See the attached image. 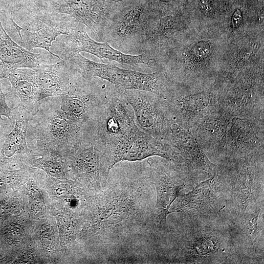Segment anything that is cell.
Listing matches in <instances>:
<instances>
[{
  "label": "cell",
  "mask_w": 264,
  "mask_h": 264,
  "mask_svg": "<svg viewBox=\"0 0 264 264\" xmlns=\"http://www.w3.org/2000/svg\"><path fill=\"white\" fill-rule=\"evenodd\" d=\"M242 13L239 10L237 9L234 13L231 20L232 27L234 28L238 27L242 22Z\"/></svg>",
  "instance_id": "27"
},
{
  "label": "cell",
  "mask_w": 264,
  "mask_h": 264,
  "mask_svg": "<svg viewBox=\"0 0 264 264\" xmlns=\"http://www.w3.org/2000/svg\"><path fill=\"white\" fill-rule=\"evenodd\" d=\"M211 98L208 93L202 92L191 94L184 97L177 104L178 110L176 115L191 117L208 107Z\"/></svg>",
  "instance_id": "19"
},
{
  "label": "cell",
  "mask_w": 264,
  "mask_h": 264,
  "mask_svg": "<svg viewBox=\"0 0 264 264\" xmlns=\"http://www.w3.org/2000/svg\"><path fill=\"white\" fill-rule=\"evenodd\" d=\"M254 190L253 175L249 168L242 170L235 181L234 191L239 206L244 212L252 199Z\"/></svg>",
  "instance_id": "18"
},
{
  "label": "cell",
  "mask_w": 264,
  "mask_h": 264,
  "mask_svg": "<svg viewBox=\"0 0 264 264\" xmlns=\"http://www.w3.org/2000/svg\"><path fill=\"white\" fill-rule=\"evenodd\" d=\"M210 51L209 44L206 42H200L194 47L193 55L196 59L200 60L206 58Z\"/></svg>",
  "instance_id": "24"
},
{
  "label": "cell",
  "mask_w": 264,
  "mask_h": 264,
  "mask_svg": "<svg viewBox=\"0 0 264 264\" xmlns=\"http://www.w3.org/2000/svg\"><path fill=\"white\" fill-rule=\"evenodd\" d=\"M11 21L15 27L22 44L24 48L30 51L35 48H40L47 51L59 60V56L50 51L52 43L57 37L68 35L72 27L61 20L49 18H40L30 28H24L18 25L13 19Z\"/></svg>",
  "instance_id": "8"
},
{
  "label": "cell",
  "mask_w": 264,
  "mask_h": 264,
  "mask_svg": "<svg viewBox=\"0 0 264 264\" xmlns=\"http://www.w3.org/2000/svg\"><path fill=\"white\" fill-rule=\"evenodd\" d=\"M219 239L213 236L201 237L192 244V253L195 256H204L213 253L218 250Z\"/></svg>",
  "instance_id": "22"
},
{
  "label": "cell",
  "mask_w": 264,
  "mask_h": 264,
  "mask_svg": "<svg viewBox=\"0 0 264 264\" xmlns=\"http://www.w3.org/2000/svg\"><path fill=\"white\" fill-rule=\"evenodd\" d=\"M87 148L82 145L68 155L72 168L79 177L86 179L98 187L106 186L109 174L104 169L98 151L92 144Z\"/></svg>",
  "instance_id": "12"
},
{
  "label": "cell",
  "mask_w": 264,
  "mask_h": 264,
  "mask_svg": "<svg viewBox=\"0 0 264 264\" xmlns=\"http://www.w3.org/2000/svg\"><path fill=\"white\" fill-rule=\"evenodd\" d=\"M68 62L84 78L97 77L123 89H134L159 93L156 73H143L120 68L113 64H104L89 60L79 53L69 56Z\"/></svg>",
  "instance_id": "3"
},
{
  "label": "cell",
  "mask_w": 264,
  "mask_h": 264,
  "mask_svg": "<svg viewBox=\"0 0 264 264\" xmlns=\"http://www.w3.org/2000/svg\"><path fill=\"white\" fill-rule=\"evenodd\" d=\"M112 0L115 1H119L122 0Z\"/></svg>",
  "instance_id": "29"
},
{
  "label": "cell",
  "mask_w": 264,
  "mask_h": 264,
  "mask_svg": "<svg viewBox=\"0 0 264 264\" xmlns=\"http://www.w3.org/2000/svg\"><path fill=\"white\" fill-rule=\"evenodd\" d=\"M110 189L104 191L99 205L97 221L99 228L106 231L125 228L142 213L141 190L138 188Z\"/></svg>",
  "instance_id": "4"
},
{
  "label": "cell",
  "mask_w": 264,
  "mask_h": 264,
  "mask_svg": "<svg viewBox=\"0 0 264 264\" xmlns=\"http://www.w3.org/2000/svg\"><path fill=\"white\" fill-rule=\"evenodd\" d=\"M163 140L172 148L177 149L180 154L193 167L209 174H215V165L210 161L189 130L168 120Z\"/></svg>",
  "instance_id": "9"
},
{
  "label": "cell",
  "mask_w": 264,
  "mask_h": 264,
  "mask_svg": "<svg viewBox=\"0 0 264 264\" xmlns=\"http://www.w3.org/2000/svg\"><path fill=\"white\" fill-rule=\"evenodd\" d=\"M124 89L116 87L105 93V102L89 130V142L98 152L105 170L110 171L124 161L126 154L141 130Z\"/></svg>",
  "instance_id": "1"
},
{
  "label": "cell",
  "mask_w": 264,
  "mask_h": 264,
  "mask_svg": "<svg viewBox=\"0 0 264 264\" xmlns=\"http://www.w3.org/2000/svg\"><path fill=\"white\" fill-rule=\"evenodd\" d=\"M141 13L140 7H134L124 15L116 26L117 35L125 37L133 32L137 28Z\"/></svg>",
  "instance_id": "20"
},
{
  "label": "cell",
  "mask_w": 264,
  "mask_h": 264,
  "mask_svg": "<svg viewBox=\"0 0 264 264\" xmlns=\"http://www.w3.org/2000/svg\"><path fill=\"white\" fill-rule=\"evenodd\" d=\"M48 154L47 157L38 161V166L51 176L66 178L67 176V170L65 164L58 158L54 157L55 154Z\"/></svg>",
  "instance_id": "21"
},
{
  "label": "cell",
  "mask_w": 264,
  "mask_h": 264,
  "mask_svg": "<svg viewBox=\"0 0 264 264\" xmlns=\"http://www.w3.org/2000/svg\"><path fill=\"white\" fill-rule=\"evenodd\" d=\"M259 223V212L250 214L246 218L245 224V230L248 237L252 242L255 241L257 236Z\"/></svg>",
  "instance_id": "23"
},
{
  "label": "cell",
  "mask_w": 264,
  "mask_h": 264,
  "mask_svg": "<svg viewBox=\"0 0 264 264\" xmlns=\"http://www.w3.org/2000/svg\"><path fill=\"white\" fill-rule=\"evenodd\" d=\"M67 36L66 47L72 53L86 52L97 56L102 61L103 58H106L121 64H148L142 54L132 55L123 53L111 47L108 42L99 43L92 40L83 29L72 27Z\"/></svg>",
  "instance_id": "10"
},
{
  "label": "cell",
  "mask_w": 264,
  "mask_h": 264,
  "mask_svg": "<svg viewBox=\"0 0 264 264\" xmlns=\"http://www.w3.org/2000/svg\"><path fill=\"white\" fill-rule=\"evenodd\" d=\"M149 177L156 191V201L153 209V220L159 229L166 226V219L172 203L177 198L185 184L177 175L163 169L151 167Z\"/></svg>",
  "instance_id": "7"
},
{
  "label": "cell",
  "mask_w": 264,
  "mask_h": 264,
  "mask_svg": "<svg viewBox=\"0 0 264 264\" xmlns=\"http://www.w3.org/2000/svg\"><path fill=\"white\" fill-rule=\"evenodd\" d=\"M61 110L66 117L82 128H88L97 118L106 100L105 95L77 88L73 85L61 96Z\"/></svg>",
  "instance_id": "6"
},
{
  "label": "cell",
  "mask_w": 264,
  "mask_h": 264,
  "mask_svg": "<svg viewBox=\"0 0 264 264\" xmlns=\"http://www.w3.org/2000/svg\"><path fill=\"white\" fill-rule=\"evenodd\" d=\"M215 175L199 184L187 194L178 195L174 211L189 212L202 210L213 198V186Z\"/></svg>",
  "instance_id": "17"
},
{
  "label": "cell",
  "mask_w": 264,
  "mask_h": 264,
  "mask_svg": "<svg viewBox=\"0 0 264 264\" xmlns=\"http://www.w3.org/2000/svg\"><path fill=\"white\" fill-rule=\"evenodd\" d=\"M1 81L0 80V116H4L10 119L12 111L5 101L7 94L3 92L1 87Z\"/></svg>",
  "instance_id": "25"
},
{
  "label": "cell",
  "mask_w": 264,
  "mask_h": 264,
  "mask_svg": "<svg viewBox=\"0 0 264 264\" xmlns=\"http://www.w3.org/2000/svg\"><path fill=\"white\" fill-rule=\"evenodd\" d=\"M43 61L40 54L34 53L12 40L0 19V80L5 79L15 69L34 68L41 65Z\"/></svg>",
  "instance_id": "11"
},
{
  "label": "cell",
  "mask_w": 264,
  "mask_h": 264,
  "mask_svg": "<svg viewBox=\"0 0 264 264\" xmlns=\"http://www.w3.org/2000/svg\"><path fill=\"white\" fill-rule=\"evenodd\" d=\"M57 12L67 14L93 31L97 30L103 19L99 0H57Z\"/></svg>",
  "instance_id": "15"
},
{
  "label": "cell",
  "mask_w": 264,
  "mask_h": 264,
  "mask_svg": "<svg viewBox=\"0 0 264 264\" xmlns=\"http://www.w3.org/2000/svg\"><path fill=\"white\" fill-rule=\"evenodd\" d=\"M34 68L41 100L48 97L62 96L73 86L67 64L62 59L53 65H41Z\"/></svg>",
  "instance_id": "13"
},
{
  "label": "cell",
  "mask_w": 264,
  "mask_h": 264,
  "mask_svg": "<svg viewBox=\"0 0 264 264\" xmlns=\"http://www.w3.org/2000/svg\"><path fill=\"white\" fill-rule=\"evenodd\" d=\"M199 7L201 11L207 16H212L214 10L211 2L209 0H201Z\"/></svg>",
  "instance_id": "26"
},
{
  "label": "cell",
  "mask_w": 264,
  "mask_h": 264,
  "mask_svg": "<svg viewBox=\"0 0 264 264\" xmlns=\"http://www.w3.org/2000/svg\"><path fill=\"white\" fill-rule=\"evenodd\" d=\"M20 98L22 106L33 117L39 111L40 90L34 68H22L12 71L6 78Z\"/></svg>",
  "instance_id": "14"
},
{
  "label": "cell",
  "mask_w": 264,
  "mask_h": 264,
  "mask_svg": "<svg viewBox=\"0 0 264 264\" xmlns=\"http://www.w3.org/2000/svg\"><path fill=\"white\" fill-rule=\"evenodd\" d=\"M160 0L163 1H165V2H169L171 0Z\"/></svg>",
  "instance_id": "28"
},
{
  "label": "cell",
  "mask_w": 264,
  "mask_h": 264,
  "mask_svg": "<svg viewBox=\"0 0 264 264\" xmlns=\"http://www.w3.org/2000/svg\"><path fill=\"white\" fill-rule=\"evenodd\" d=\"M13 113L16 121L14 128L6 136L2 149L3 154L8 158L31 153L27 146L26 133L32 116L21 105L14 108Z\"/></svg>",
  "instance_id": "16"
},
{
  "label": "cell",
  "mask_w": 264,
  "mask_h": 264,
  "mask_svg": "<svg viewBox=\"0 0 264 264\" xmlns=\"http://www.w3.org/2000/svg\"><path fill=\"white\" fill-rule=\"evenodd\" d=\"M33 132L37 147L45 153L67 155L83 143L82 128L68 119L61 110L41 116Z\"/></svg>",
  "instance_id": "2"
},
{
  "label": "cell",
  "mask_w": 264,
  "mask_h": 264,
  "mask_svg": "<svg viewBox=\"0 0 264 264\" xmlns=\"http://www.w3.org/2000/svg\"><path fill=\"white\" fill-rule=\"evenodd\" d=\"M145 91L124 89L123 93L133 110L138 128L150 135L163 140L168 119L158 104Z\"/></svg>",
  "instance_id": "5"
}]
</instances>
